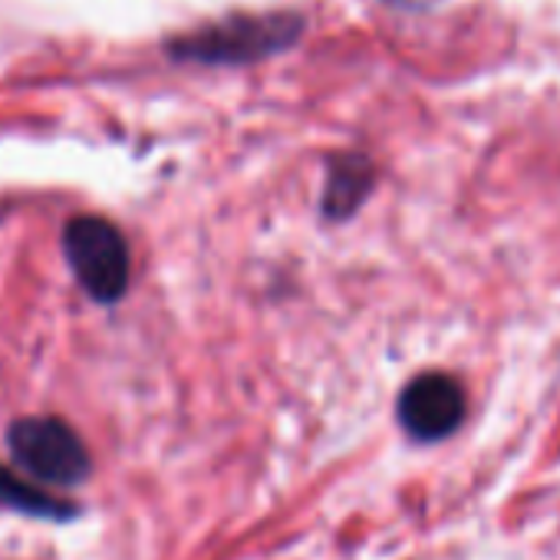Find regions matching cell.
<instances>
[{"label": "cell", "instance_id": "3957f363", "mask_svg": "<svg viewBox=\"0 0 560 560\" xmlns=\"http://www.w3.org/2000/svg\"><path fill=\"white\" fill-rule=\"evenodd\" d=\"M11 452L18 465L47 485H80L90 475V455L80 435L60 419H21L14 422Z\"/></svg>", "mask_w": 560, "mask_h": 560}, {"label": "cell", "instance_id": "277c9868", "mask_svg": "<svg viewBox=\"0 0 560 560\" xmlns=\"http://www.w3.org/2000/svg\"><path fill=\"white\" fill-rule=\"evenodd\" d=\"M396 412L416 442H442L465 419V389L448 373H422L402 389Z\"/></svg>", "mask_w": 560, "mask_h": 560}, {"label": "cell", "instance_id": "7a4b0ae2", "mask_svg": "<svg viewBox=\"0 0 560 560\" xmlns=\"http://www.w3.org/2000/svg\"><path fill=\"white\" fill-rule=\"evenodd\" d=\"M63 250L86 288V294L100 304H113L129 288V247L116 224L96 214H80L63 231Z\"/></svg>", "mask_w": 560, "mask_h": 560}, {"label": "cell", "instance_id": "5b68a950", "mask_svg": "<svg viewBox=\"0 0 560 560\" xmlns=\"http://www.w3.org/2000/svg\"><path fill=\"white\" fill-rule=\"evenodd\" d=\"M373 188V165L363 155H340L330 165L327 191H324V211L330 218H350L363 198Z\"/></svg>", "mask_w": 560, "mask_h": 560}, {"label": "cell", "instance_id": "8992f818", "mask_svg": "<svg viewBox=\"0 0 560 560\" xmlns=\"http://www.w3.org/2000/svg\"><path fill=\"white\" fill-rule=\"evenodd\" d=\"M0 504L14 508V511H24L31 517H47V521H63V517L77 514V508H70L67 501L47 494L44 488H37L27 478H18L4 465H0Z\"/></svg>", "mask_w": 560, "mask_h": 560}, {"label": "cell", "instance_id": "6da1fadb", "mask_svg": "<svg viewBox=\"0 0 560 560\" xmlns=\"http://www.w3.org/2000/svg\"><path fill=\"white\" fill-rule=\"evenodd\" d=\"M304 31L298 14H257V18H231L221 24H208L172 44V54L182 60L201 63H247L267 57L273 50L291 47Z\"/></svg>", "mask_w": 560, "mask_h": 560}]
</instances>
